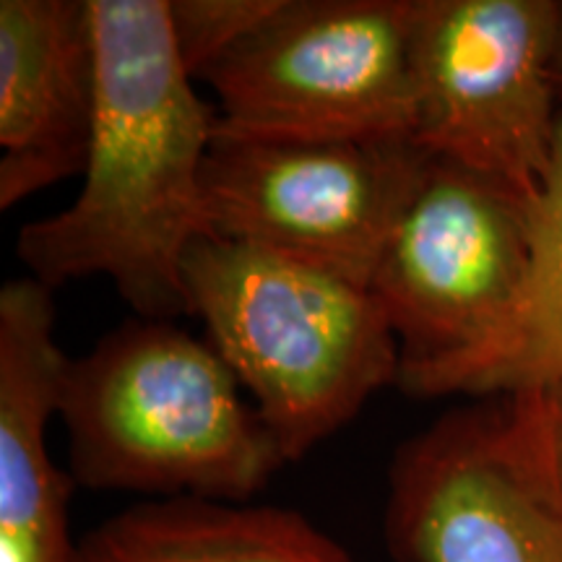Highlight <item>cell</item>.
Listing matches in <instances>:
<instances>
[{
	"mask_svg": "<svg viewBox=\"0 0 562 562\" xmlns=\"http://www.w3.org/2000/svg\"><path fill=\"white\" fill-rule=\"evenodd\" d=\"M533 199L432 157L370 279L402 351L396 385L406 393L422 396L516 311L531 266Z\"/></svg>",
	"mask_w": 562,
	"mask_h": 562,
	"instance_id": "obj_6",
	"label": "cell"
},
{
	"mask_svg": "<svg viewBox=\"0 0 562 562\" xmlns=\"http://www.w3.org/2000/svg\"><path fill=\"white\" fill-rule=\"evenodd\" d=\"M417 0H279L203 76L220 128L263 140H402L417 128Z\"/></svg>",
	"mask_w": 562,
	"mask_h": 562,
	"instance_id": "obj_4",
	"label": "cell"
},
{
	"mask_svg": "<svg viewBox=\"0 0 562 562\" xmlns=\"http://www.w3.org/2000/svg\"><path fill=\"white\" fill-rule=\"evenodd\" d=\"M68 357L55 302L37 279L0 290V562H74L68 505L79 484L55 467L45 430L60 409Z\"/></svg>",
	"mask_w": 562,
	"mask_h": 562,
	"instance_id": "obj_10",
	"label": "cell"
},
{
	"mask_svg": "<svg viewBox=\"0 0 562 562\" xmlns=\"http://www.w3.org/2000/svg\"><path fill=\"white\" fill-rule=\"evenodd\" d=\"M94 104L89 0H0V209L83 172Z\"/></svg>",
	"mask_w": 562,
	"mask_h": 562,
	"instance_id": "obj_9",
	"label": "cell"
},
{
	"mask_svg": "<svg viewBox=\"0 0 562 562\" xmlns=\"http://www.w3.org/2000/svg\"><path fill=\"white\" fill-rule=\"evenodd\" d=\"M79 487L248 503L284 456L211 341L136 318L68 360L60 409Z\"/></svg>",
	"mask_w": 562,
	"mask_h": 562,
	"instance_id": "obj_2",
	"label": "cell"
},
{
	"mask_svg": "<svg viewBox=\"0 0 562 562\" xmlns=\"http://www.w3.org/2000/svg\"><path fill=\"white\" fill-rule=\"evenodd\" d=\"M562 385V110L550 170L531 206V266L516 311L472 357L422 391L438 396H501Z\"/></svg>",
	"mask_w": 562,
	"mask_h": 562,
	"instance_id": "obj_12",
	"label": "cell"
},
{
	"mask_svg": "<svg viewBox=\"0 0 562 562\" xmlns=\"http://www.w3.org/2000/svg\"><path fill=\"white\" fill-rule=\"evenodd\" d=\"M385 484L393 562H562L542 391L446 412L398 446Z\"/></svg>",
	"mask_w": 562,
	"mask_h": 562,
	"instance_id": "obj_5",
	"label": "cell"
},
{
	"mask_svg": "<svg viewBox=\"0 0 562 562\" xmlns=\"http://www.w3.org/2000/svg\"><path fill=\"white\" fill-rule=\"evenodd\" d=\"M430 161L414 138L263 140L216 133L203 170L209 229L370 290Z\"/></svg>",
	"mask_w": 562,
	"mask_h": 562,
	"instance_id": "obj_7",
	"label": "cell"
},
{
	"mask_svg": "<svg viewBox=\"0 0 562 562\" xmlns=\"http://www.w3.org/2000/svg\"><path fill=\"white\" fill-rule=\"evenodd\" d=\"M279 0H167L175 47L193 81L235 50Z\"/></svg>",
	"mask_w": 562,
	"mask_h": 562,
	"instance_id": "obj_13",
	"label": "cell"
},
{
	"mask_svg": "<svg viewBox=\"0 0 562 562\" xmlns=\"http://www.w3.org/2000/svg\"><path fill=\"white\" fill-rule=\"evenodd\" d=\"M74 562H355L290 508L170 497L131 505L76 544Z\"/></svg>",
	"mask_w": 562,
	"mask_h": 562,
	"instance_id": "obj_11",
	"label": "cell"
},
{
	"mask_svg": "<svg viewBox=\"0 0 562 562\" xmlns=\"http://www.w3.org/2000/svg\"><path fill=\"white\" fill-rule=\"evenodd\" d=\"M554 24L558 0H417L422 149L537 195L560 121Z\"/></svg>",
	"mask_w": 562,
	"mask_h": 562,
	"instance_id": "obj_8",
	"label": "cell"
},
{
	"mask_svg": "<svg viewBox=\"0 0 562 562\" xmlns=\"http://www.w3.org/2000/svg\"><path fill=\"white\" fill-rule=\"evenodd\" d=\"M186 286L286 463L398 383L402 351L368 286L214 235L188 250Z\"/></svg>",
	"mask_w": 562,
	"mask_h": 562,
	"instance_id": "obj_3",
	"label": "cell"
},
{
	"mask_svg": "<svg viewBox=\"0 0 562 562\" xmlns=\"http://www.w3.org/2000/svg\"><path fill=\"white\" fill-rule=\"evenodd\" d=\"M97 104L79 199L19 232L40 284L100 273L146 321L193 315L186 256L209 237L203 170L220 112L195 91L167 0H89Z\"/></svg>",
	"mask_w": 562,
	"mask_h": 562,
	"instance_id": "obj_1",
	"label": "cell"
},
{
	"mask_svg": "<svg viewBox=\"0 0 562 562\" xmlns=\"http://www.w3.org/2000/svg\"><path fill=\"white\" fill-rule=\"evenodd\" d=\"M550 76H552L554 89H558V94L562 97V0H558V24H554Z\"/></svg>",
	"mask_w": 562,
	"mask_h": 562,
	"instance_id": "obj_15",
	"label": "cell"
},
{
	"mask_svg": "<svg viewBox=\"0 0 562 562\" xmlns=\"http://www.w3.org/2000/svg\"><path fill=\"white\" fill-rule=\"evenodd\" d=\"M544 398V427H547V448H550V461L554 480L562 492V385L542 391Z\"/></svg>",
	"mask_w": 562,
	"mask_h": 562,
	"instance_id": "obj_14",
	"label": "cell"
}]
</instances>
